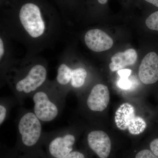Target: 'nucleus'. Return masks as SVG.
Returning a JSON list of instances; mask_svg holds the SVG:
<instances>
[{"instance_id": "nucleus-2", "label": "nucleus", "mask_w": 158, "mask_h": 158, "mask_svg": "<svg viewBox=\"0 0 158 158\" xmlns=\"http://www.w3.org/2000/svg\"><path fill=\"white\" fill-rule=\"evenodd\" d=\"M47 77V70L44 65H33L21 75H17L13 85L15 98L19 105L22 106L27 98L32 95L45 84Z\"/></svg>"}, {"instance_id": "nucleus-17", "label": "nucleus", "mask_w": 158, "mask_h": 158, "mask_svg": "<svg viewBox=\"0 0 158 158\" xmlns=\"http://www.w3.org/2000/svg\"><path fill=\"white\" fill-rule=\"evenodd\" d=\"M150 148L151 151L158 157V138L154 139L151 142Z\"/></svg>"}, {"instance_id": "nucleus-21", "label": "nucleus", "mask_w": 158, "mask_h": 158, "mask_svg": "<svg viewBox=\"0 0 158 158\" xmlns=\"http://www.w3.org/2000/svg\"><path fill=\"white\" fill-rule=\"evenodd\" d=\"M108 0H97L98 2L101 5H104L107 3Z\"/></svg>"}, {"instance_id": "nucleus-13", "label": "nucleus", "mask_w": 158, "mask_h": 158, "mask_svg": "<svg viewBox=\"0 0 158 158\" xmlns=\"http://www.w3.org/2000/svg\"><path fill=\"white\" fill-rule=\"evenodd\" d=\"M19 105L15 98H1L0 99V125L2 126L9 118L10 111L15 105Z\"/></svg>"}, {"instance_id": "nucleus-1", "label": "nucleus", "mask_w": 158, "mask_h": 158, "mask_svg": "<svg viewBox=\"0 0 158 158\" xmlns=\"http://www.w3.org/2000/svg\"><path fill=\"white\" fill-rule=\"evenodd\" d=\"M67 93L59 86L42 85L32 95L33 111L43 123L50 122L60 116L65 107Z\"/></svg>"}, {"instance_id": "nucleus-11", "label": "nucleus", "mask_w": 158, "mask_h": 158, "mask_svg": "<svg viewBox=\"0 0 158 158\" xmlns=\"http://www.w3.org/2000/svg\"><path fill=\"white\" fill-rule=\"evenodd\" d=\"M85 43L93 52H99L110 49L113 44V39L104 31L99 29H92L85 34Z\"/></svg>"}, {"instance_id": "nucleus-3", "label": "nucleus", "mask_w": 158, "mask_h": 158, "mask_svg": "<svg viewBox=\"0 0 158 158\" xmlns=\"http://www.w3.org/2000/svg\"><path fill=\"white\" fill-rule=\"evenodd\" d=\"M16 124L18 138L23 146L31 148L42 141V122L33 110L21 108Z\"/></svg>"}, {"instance_id": "nucleus-14", "label": "nucleus", "mask_w": 158, "mask_h": 158, "mask_svg": "<svg viewBox=\"0 0 158 158\" xmlns=\"http://www.w3.org/2000/svg\"><path fill=\"white\" fill-rule=\"evenodd\" d=\"M131 69H127L118 71V74L120 77L118 82L119 88L123 89H128L131 88V83L129 80L128 77L131 75Z\"/></svg>"}, {"instance_id": "nucleus-15", "label": "nucleus", "mask_w": 158, "mask_h": 158, "mask_svg": "<svg viewBox=\"0 0 158 158\" xmlns=\"http://www.w3.org/2000/svg\"><path fill=\"white\" fill-rule=\"evenodd\" d=\"M145 24L150 30L158 31V11L151 14L147 18Z\"/></svg>"}, {"instance_id": "nucleus-18", "label": "nucleus", "mask_w": 158, "mask_h": 158, "mask_svg": "<svg viewBox=\"0 0 158 158\" xmlns=\"http://www.w3.org/2000/svg\"><path fill=\"white\" fill-rule=\"evenodd\" d=\"M64 158H85L84 154L78 151H73Z\"/></svg>"}, {"instance_id": "nucleus-8", "label": "nucleus", "mask_w": 158, "mask_h": 158, "mask_svg": "<svg viewBox=\"0 0 158 158\" xmlns=\"http://www.w3.org/2000/svg\"><path fill=\"white\" fill-rule=\"evenodd\" d=\"M110 93L107 86L102 84L94 85L86 99L87 108L92 112H101L107 107Z\"/></svg>"}, {"instance_id": "nucleus-16", "label": "nucleus", "mask_w": 158, "mask_h": 158, "mask_svg": "<svg viewBox=\"0 0 158 158\" xmlns=\"http://www.w3.org/2000/svg\"><path fill=\"white\" fill-rule=\"evenodd\" d=\"M135 158H158V157L149 150L144 149L138 152Z\"/></svg>"}, {"instance_id": "nucleus-5", "label": "nucleus", "mask_w": 158, "mask_h": 158, "mask_svg": "<svg viewBox=\"0 0 158 158\" xmlns=\"http://www.w3.org/2000/svg\"><path fill=\"white\" fill-rule=\"evenodd\" d=\"M20 21L27 33L33 38L40 37L44 33L45 24L39 6L34 2H27L19 11Z\"/></svg>"}, {"instance_id": "nucleus-4", "label": "nucleus", "mask_w": 158, "mask_h": 158, "mask_svg": "<svg viewBox=\"0 0 158 158\" xmlns=\"http://www.w3.org/2000/svg\"><path fill=\"white\" fill-rule=\"evenodd\" d=\"M77 130L74 126L49 132H44L42 140L48 142V149L53 158H64L73 152L77 141Z\"/></svg>"}, {"instance_id": "nucleus-12", "label": "nucleus", "mask_w": 158, "mask_h": 158, "mask_svg": "<svg viewBox=\"0 0 158 158\" xmlns=\"http://www.w3.org/2000/svg\"><path fill=\"white\" fill-rule=\"evenodd\" d=\"M137 56L136 51L132 48L116 53L111 58V62L109 65L110 69L115 72L123 69L128 65H134L137 61Z\"/></svg>"}, {"instance_id": "nucleus-9", "label": "nucleus", "mask_w": 158, "mask_h": 158, "mask_svg": "<svg viewBox=\"0 0 158 158\" xmlns=\"http://www.w3.org/2000/svg\"><path fill=\"white\" fill-rule=\"evenodd\" d=\"M87 141L90 149L100 158H107L111 150L109 136L103 131L93 130L88 134Z\"/></svg>"}, {"instance_id": "nucleus-7", "label": "nucleus", "mask_w": 158, "mask_h": 158, "mask_svg": "<svg viewBox=\"0 0 158 158\" xmlns=\"http://www.w3.org/2000/svg\"><path fill=\"white\" fill-rule=\"evenodd\" d=\"M88 73L82 67L73 69L62 63L57 70V85L61 89L68 93L69 89H77L85 84Z\"/></svg>"}, {"instance_id": "nucleus-20", "label": "nucleus", "mask_w": 158, "mask_h": 158, "mask_svg": "<svg viewBox=\"0 0 158 158\" xmlns=\"http://www.w3.org/2000/svg\"><path fill=\"white\" fill-rule=\"evenodd\" d=\"M145 2L150 3L156 7H158V0H144Z\"/></svg>"}, {"instance_id": "nucleus-6", "label": "nucleus", "mask_w": 158, "mask_h": 158, "mask_svg": "<svg viewBox=\"0 0 158 158\" xmlns=\"http://www.w3.org/2000/svg\"><path fill=\"white\" fill-rule=\"evenodd\" d=\"M115 119L118 128L127 130L132 135H139L146 128L145 122L141 117L136 116L134 107L128 103L123 104L118 108Z\"/></svg>"}, {"instance_id": "nucleus-19", "label": "nucleus", "mask_w": 158, "mask_h": 158, "mask_svg": "<svg viewBox=\"0 0 158 158\" xmlns=\"http://www.w3.org/2000/svg\"><path fill=\"white\" fill-rule=\"evenodd\" d=\"M5 53V48L2 38H0V59L2 60L3 55Z\"/></svg>"}, {"instance_id": "nucleus-10", "label": "nucleus", "mask_w": 158, "mask_h": 158, "mask_svg": "<svg viewBox=\"0 0 158 158\" xmlns=\"http://www.w3.org/2000/svg\"><path fill=\"white\" fill-rule=\"evenodd\" d=\"M139 78L145 85H152L158 81V55L151 52L141 61L138 72Z\"/></svg>"}]
</instances>
